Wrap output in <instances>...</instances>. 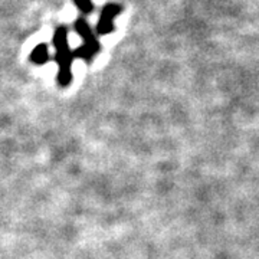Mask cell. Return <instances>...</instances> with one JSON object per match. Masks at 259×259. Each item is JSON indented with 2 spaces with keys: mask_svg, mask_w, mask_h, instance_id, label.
<instances>
[{
  "mask_svg": "<svg viewBox=\"0 0 259 259\" xmlns=\"http://www.w3.org/2000/svg\"><path fill=\"white\" fill-rule=\"evenodd\" d=\"M66 35H68V32L64 26H59L56 29L55 35H54V45L58 51L56 61L59 62V66H61V72H59L61 83H68V81L71 79V62L75 58V54L69 49Z\"/></svg>",
  "mask_w": 259,
  "mask_h": 259,
  "instance_id": "1",
  "label": "cell"
},
{
  "mask_svg": "<svg viewBox=\"0 0 259 259\" xmlns=\"http://www.w3.org/2000/svg\"><path fill=\"white\" fill-rule=\"evenodd\" d=\"M75 29L83 39V47H81L75 52V56L82 58L85 61H90L100 51V44L93 33V30L90 29L88 22L83 18H79L75 22Z\"/></svg>",
  "mask_w": 259,
  "mask_h": 259,
  "instance_id": "2",
  "label": "cell"
},
{
  "mask_svg": "<svg viewBox=\"0 0 259 259\" xmlns=\"http://www.w3.org/2000/svg\"><path fill=\"white\" fill-rule=\"evenodd\" d=\"M121 12V8L118 5L114 3H108L104 6V9L101 10V18L100 22L97 23V33L98 35H107L114 30V19Z\"/></svg>",
  "mask_w": 259,
  "mask_h": 259,
  "instance_id": "3",
  "label": "cell"
},
{
  "mask_svg": "<svg viewBox=\"0 0 259 259\" xmlns=\"http://www.w3.org/2000/svg\"><path fill=\"white\" fill-rule=\"evenodd\" d=\"M30 59L36 64H44L49 59V55H48V48L45 45H39V47L35 48V51L32 52L30 55Z\"/></svg>",
  "mask_w": 259,
  "mask_h": 259,
  "instance_id": "4",
  "label": "cell"
},
{
  "mask_svg": "<svg viewBox=\"0 0 259 259\" xmlns=\"http://www.w3.org/2000/svg\"><path fill=\"white\" fill-rule=\"evenodd\" d=\"M76 3V6L79 8V10H82L83 13H91L94 10V5L91 0H74Z\"/></svg>",
  "mask_w": 259,
  "mask_h": 259,
  "instance_id": "5",
  "label": "cell"
}]
</instances>
